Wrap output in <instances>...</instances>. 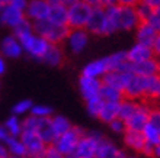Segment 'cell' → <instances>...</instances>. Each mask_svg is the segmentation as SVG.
<instances>
[{"instance_id": "6da1fadb", "label": "cell", "mask_w": 160, "mask_h": 158, "mask_svg": "<svg viewBox=\"0 0 160 158\" xmlns=\"http://www.w3.org/2000/svg\"><path fill=\"white\" fill-rule=\"evenodd\" d=\"M105 10L106 16L109 19L115 32H118V31H135V28L141 22L137 12H135V7L118 4L114 7L105 9Z\"/></svg>"}, {"instance_id": "7a4b0ae2", "label": "cell", "mask_w": 160, "mask_h": 158, "mask_svg": "<svg viewBox=\"0 0 160 158\" xmlns=\"http://www.w3.org/2000/svg\"><path fill=\"white\" fill-rule=\"evenodd\" d=\"M34 31L38 33L39 36L47 39L50 44L61 45V44L66 42V39H67L70 28L66 25H57V23H52V22L48 21V19H44V21L35 22Z\"/></svg>"}, {"instance_id": "3957f363", "label": "cell", "mask_w": 160, "mask_h": 158, "mask_svg": "<svg viewBox=\"0 0 160 158\" xmlns=\"http://www.w3.org/2000/svg\"><path fill=\"white\" fill-rule=\"evenodd\" d=\"M19 39L22 45V50H23V54L29 55L31 58L38 60L41 61L44 54L47 52L48 46H50V42L44 39L42 36H39L35 31H31V32H26L21 36H16Z\"/></svg>"}, {"instance_id": "277c9868", "label": "cell", "mask_w": 160, "mask_h": 158, "mask_svg": "<svg viewBox=\"0 0 160 158\" xmlns=\"http://www.w3.org/2000/svg\"><path fill=\"white\" fill-rule=\"evenodd\" d=\"M86 31H88L89 33H92V35H98V36H108V35L115 33L109 19L106 16L105 7H102V6L93 7L92 16L89 19Z\"/></svg>"}, {"instance_id": "5b68a950", "label": "cell", "mask_w": 160, "mask_h": 158, "mask_svg": "<svg viewBox=\"0 0 160 158\" xmlns=\"http://www.w3.org/2000/svg\"><path fill=\"white\" fill-rule=\"evenodd\" d=\"M83 133H84V131L82 128L73 126L72 129H68L67 132L61 133L60 136L55 138V141L52 142V145L57 148V151H58L63 157H72Z\"/></svg>"}, {"instance_id": "8992f818", "label": "cell", "mask_w": 160, "mask_h": 158, "mask_svg": "<svg viewBox=\"0 0 160 158\" xmlns=\"http://www.w3.org/2000/svg\"><path fill=\"white\" fill-rule=\"evenodd\" d=\"M92 6H89L82 0L70 6L67 15V26L70 29H86L89 19L92 16Z\"/></svg>"}, {"instance_id": "52a82bcc", "label": "cell", "mask_w": 160, "mask_h": 158, "mask_svg": "<svg viewBox=\"0 0 160 158\" xmlns=\"http://www.w3.org/2000/svg\"><path fill=\"white\" fill-rule=\"evenodd\" d=\"M103 138L101 132H84L80 138L76 150L73 152V158H96L98 145Z\"/></svg>"}, {"instance_id": "ba28073f", "label": "cell", "mask_w": 160, "mask_h": 158, "mask_svg": "<svg viewBox=\"0 0 160 158\" xmlns=\"http://www.w3.org/2000/svg\"><path fill=\"white\" fill-rule=\"evenodd\" d=\"M122 141H124V145L128 151H131L132 154H143L146 157H152L153 152V146H150L144 139L143 132H138V131H130L127 129L124 135H122Z\"/></svg>"}, {"instance_id": "9c48e42d", "label": "cell", "mask_w": 160, "mask_h": 158, "mask_svg": "<svg viewBox=\"0 0 160 158\" xmlns=\"http://www.w3.org/2000/svg\"><path fill=\"white\" fill-rule=\"evenodd\" d=\"M148 83L150 77H143V75L132 74L128 80L125 89H124V97L132 100H147L148 93Z\"/></svg>"}, {"instance_id": "30bf717a", "label": "cell", "mask_w": 160, "mask_h": 158, "mask_svg": "<svg viewBox=\"0 0 160 158\" xmlns=\"http://www.w3.org/2000/svg\"><path fill=\"white\" fill-rule=\"evenodd\" d=\"M150 110H152V104H150V102L141 100L138 109H137V110H135V112L125 121L127 129L141 132V131L144 129V126L147 125L148 116H150Z\"/></svg>"}, {"instance_id": "8fae6325", "label": "cell", "mask_w": 160, "mask_h": 158, "mask_svg": "<svg viewBox=\"0 0 160 158\" xmlns=\"http://www.w3.org/2000/svg\"><path fill=\"white\" fill-rule=\"evenodd\" d=\"M19 138H21V141L25 145L28 157H41L42 152L47 148V144L42 141V138L37 132H34V131H22Z\"/></svg>"}, {"instance_id": "7c38bea8", "label": "cell", "mask_w": 160, "mask_h": 158, "mask_svg": "<svg viewBox=\"0 0 160 158\" xmlns=\"http://www.w3.org/2000/svg\"><path fill=\"white\" fill-rule=\"evenodd\" d=\"M50 13V2L48 0H28L25 9V17L32 23L44 21Z\"/></svg>"}, {"instance_id": "4fadbf2b", "label": "cell", "mask_w": 160, "mask_h": 158, "mask_svg": "<svg viewBox=\"0 0 160 158\" xmlns=\"http://www.w3.org/2000/svg\"><path fill=\"white\" fill-rule=\"evenodd\" d=\"M89 36H90V33L86 29H70L68 36L66 39V45H67L68 51L73 54L83 52L89 44Z\"/></svg>"}, {"instance_id": "5bb4252c", "label": "cell", "mask_w": 160, "mask_h": 158, "mask_svg": "<svg viewBox=\"0 0 160 158\" xmlns=\"http://www.w3.org/2000/svg\"><path fill=\"white\" fill-rule=\"evenodd\" d=\"M23 54L22 45L19 39L15 35H6V36L0 41V55L3 58H9V60H18L21 58Z\"/></svg>"}, {"instance_id": "9a60e30c", "label": "cell", "mask_w": 160, "mask_h": 158, "mask_svg": "<svg viewBox=\"0 0 160 158\" xmlns=\"http://www.w3.org/2000/svg\"><path fill=\"white\" fill-rule=\"evenodd\" d=\"M23 19H26L25 12H23V10H19V9H16V7H13L10 4L6 6V7H3V9H0V26L15 29Z\"/></svg>"}, {"instance_id": "2e32d148", "label": "cell", "mask_w": 160, "mask_h": 158, "mask_svg": "<svg viewBox=\"0 0 160 158\" xmlns=\"http://www.w3.org/2000/svg\"><path fill=\"white\" fill-rule=\"evenodd\" d=\"M102 87V80L98 79H90L86 75H80L79 79V92L84 102H88L90 99H95L99 96Z\"/></svg>"}, {"instance_id": "e0dca14e", "label": "cell", "mask_w": 160, "mask_h": 158, "mask_svg": "<svg viewBox=\"0 0 160 158\" xmlns=\"http://www.w3.org/2000/svg\"><path fill=\"white\" fill-rule=\"evenodd\" d=\"M132 73L131 71H108L103 79H102V83L103 84H108L111 87H115L121 90L124 93V89H125L128 80L131 79Z\"/></svg>"}, {"instance_id": "ac0fdd59", "label": "cell", "mask_w": 160, "mask_h": 158, "mask_svg": "<svg viewBox=\"0 0 160 158\" xmlns=\"http://www.w3.org/2000/svg\"><path fill=\"white\" fill-rule=\"evenodd\" d=\"M108 71H109V68H108L106 58H98V60H93V61L88 63L83 67L82 75H86V77H90V79L102 80L103 75H105Z\"/></svg>"}, {"instance_id": "d6986e66", "label": "cell", "mask_w": 160, "mask_h": 158, "mask_svg": "<svg viewBox=\"0 0 160 158\" xmlns=\"http://www.w3.org/2000/svg\"><path fill=\"white\" fill-rule=\"evenodd\" d=\"M153 57H154V54H153L152 46L143 45V44H138V42H135L134 45L127 51V58H128L130 64L141 63V61L150 60Z\"/></svg>"}, {"instance_id": "ffe728a7", "label": "cell", "mask_w": 160, "mask_h": 158, "mask_svg": "<svg viewBox=\"0 0 160 158\" xmlns=\"http://www.w3.org/2000/svg\"><path fill=\"white\" fill-rule=\"evenodd\" d=\"M131 73L135 75H143V77L159 75V60L153 57V58L141 61V63L131 64Z\"/></svg>"}, {"instance_id": "44dd1931", "label": "cell", "mask_w": 160, "mask_h": 158, "mask_svg": "<svg viewBox=\"0 0 160 158\" xmlns=\"http://www.w3.org/2000/svg\"><path fill=\"white\" fill-rule=\"evenodd\" d=\"M135 42L143 45L152 46L157 36V31L153 28L148 22H140V25L135 28Z\"/></svg>"}, {"instance_id": "7402d4cb", "label": "cell", "mask_w": 160, "mask_h": 158, "mask_svg": "<svg viewBox=\"0 0 160 158\" xmlns=\"http://www.w3.org/2000/svg\"><path fill=\"white\" fill-rule=\"evenodd\" d=\"M105 58L109 71H131V64L127 58V51H118Z\"/></svg>"}, {"instance_id": "603a6c76", "label": "cell", "mask_w": 160, "mask_h": 158, "mask_svg": "<svg viewBox=\"0 0 160 158\" xmlns=\"http://www.w3.org/2000/svg\"><path fill=\"white\" fill-rule=\"evenodd\" d=\"M64 60H66V57H64L63 48L60 45L50 44V46H48V50H47V52L44 54L41 61L50 67H60V65H63Z\"/></svg>"}, {"instance_id": "cb8c5ba5", "label": "cell", "mask_w": 160, "mask_h": 158, "mask_svg": "<svg viewBox=\"0 0 160 158\" xmlns=\"http://www.w3.org/2000/svg\"><path fill=\"white\" fill-rule=\"evenodd\" d=\"M121 148H119L114 141H111L109 138L103 136L98 145L96 158H117L121 154Z\"/></svg>"}, {"instance_id": "d4e9b609", "label": "cell", "mask_w": 160, "mask_h": 158, "mask_svg": "<svg viewBox=\"0 0 160 158\" xmlns=\"http://www.w3.org/2000/svg\"><path fill=\"white\" fill-rule=\"evenodd\" d=\"M67 15L68 7H66L61 3H50V13H48V21L57 25H66L67 26Z\"/></svg>"}, {"instance_id": "484cf974", "label": "cell", "mask_w": 160, "mask_h": 158, "mask_svg": "<svg viewBox=\"0 0 160 158\" xmlns=\"http://www.w3.org/2000/svg\"><path fill=\"white\" fill-rule=\"evenodd\" d=\"M118 106L119 103H111V102H103L101 112L98 115V119L106 125H109L112 121L118 117Z\"/></svg>"}, {"instance_id": "4316f807", "label": "cell", "mask_w": 160, "mask_h": 158, "mask_svg": "<svg viewBox=\"0 0 160 158\" xmlns=\"http://www.w3.org/2000/svg\"><path fill=\"white\" fill-rule=\"evenodd\" d=\"M8 146L9 154L10 157H16V158H28V152H26V148L23 145V142L21 141L19 136H10L8 139V142L4 144Z\"/></svg>"}, {"instance_id": "83f0119b", "label": "cell", "mask_w": 160, "mask_h": 158, "mask_svg": "<svg viewBox=\"0 0 160 158\" xmlns=\"http://www.w3.org/2000/svg\"><path fill=\"white\" fill-rule=\"evenodd\" d=\"M138 106H140V100H132V99L124 97V99L119 102V106H118V117L125 122L127 119L138 109Z\"/></svg>"}, {"instance_id": "f1b7e54d", "label": "cell", "mask_w": 160, "mask_h": 158, "mask_svg": "<svg viewBox=\"0 0 160 158\" xmlns=\"http://www.w3.org/2000/svg\"><path fill=\"white\" fill-rule=\"evenodd\" d=\"M101 99L103 102H111V103H119L122 99H124V93L121 90L115 87H111L108 84H103L102 83V87H101Z\"/></svg>"}, {"instance_id": "f546056e", "label": "cell", "mask_w": 160, "mask_h": 158, "mask_svg": "<svg viewBox=\"0 0 160 158\" xmlns=\"http://www.w3.org/2000/svg\"><path fill=\"white\" fill-rule=\"evenodd\" d=\"M50 121H51V126H52L55 136H60L61 133L67 132L68 129L73 128L72 122L68 121L66 116H63V115H52Z\"/></svg>"}, {"instance_id": "4dcf8cb0", "label": "cell", "mask_w": 160, "mask_h": 158, "mask_svg": "<svg viewBox=\"0 0 160 158\" xmlns=\"http://www.w3.org/2000/svg\"><path fill=\"white\" fill-rule=\"evenodd\" d=\"M3 125H4V128L8 129V132L10 133V136H21L22 131H23L22 119L21 117H18V116H15V115L9 116Z\"/></svg>"}, {"instance_id": "1f68e13d", "label": "cell", "mask_w": 160, "mask_h": 158, "mask_svg": "<svg viewBox=\"0 0 160 158\" xmlns=\"http://www.w3.org/2000/svg\"><path fill=\"white\" fill-rule=\"evenodd\" d=\"M34 103L31 102L29 99H23V100H19L16 103L13 104L12 108V115L18 117H22V116H28L31 113V109H32Z\"/></svg>"}, {"instance_id": "d6a6232c", "label": "cell", "mask_w": 160, "mask_h": 158, "mask_svg": "<svg viewBox=\"0 0 160 158\" xmlns=\"http://www.w3.org/2000/svg\"><path fill=\"white\" fill-rule=\"evenodd\" d=\"M29 115L38 117V119H50L54 115V110H52V108L47 106V104H34Z\"/></svg>"}, {"instance_id": "836d02e7", "label": "cell", "mask_w": 160, "mask_h": 158, "mask_svg": "<svg viewBox=\"0 0 160 158\" xmlns=\"http://www.w3.org/2000/svg\"><path fill=\"white\" fill-rule=\"evenodd\" d=\"M102 106H103V100L101 99V96H98L95 99H90L86 102V109H88V113L93 117H98L99 112H101Z\"/></svg>"}, {"instance_id": "e575fe53", "label": "cell", "mask_w": 160, "mask_h": 158, "mask_svg": "<svg viewBox=\"0 0 160 158\" xmlns=\"http://www.w3.org/2000/svg\"><path fill=\"white\" fill-rule=\"evenodd\" d=\"M135 12H137V15H138L140 21L141 22H147L150 17H152L153 12H154V9L152 7V6H148V4L143 3V2H140L137 6H135Z\"/></svg>"}, {"instance_id": "d590c367", "label": "cell", "mask_w": 160, "mask_h": 158, "mask_svg": "<svg viewBox=\"0 0 160 158\" xmlns=\"http://www.w3.org/2000/svg\"><path fill=\"white\" fill-rule=\"evenodd\" d=\"M147 123L160 133V106H152V110H150V116H148Z\"/></svg>"}, {"instance_id": "8d00e7d4", "label": "cell", "mask_w": 160, "mask_h": 158, "mask_svg": "<svg viewBox=\"0 0 160 158\" xmlns=\"http://www.w3.org/2000/svg\"><path fill=\"white\" fill-rule=\"evenodd\" d=\"M108 126H109L111 131H112L114 133H117V135H124V132L127 131L125 122L122 121V119H119V117H117L115 121H112Z\"/></svg>"}, {"instance_id": "74e56055", "label": "cell", "mask_w": 160, "mask_h": 158, "mask_svg": "<svg viewBox=\"0 0 160 158\" xmlns=\"http://www.w3.org/2000/svg\"><path fill=\"white\" fill-rule=\"evenodd\" d=\"M41 157L42 158H61L63 155H61L58 151H57V148H55L52 144H50V145H47L45 151L42 152Z\"/></svg>"}, {"instance_id": "f35d334b", "label": "cell", "mask_w": 160, "mask_h": 158, "mask_svg": "<svg viewBox=\"0 0 160 158\" xmlns=\"http://www.w3.org/2000/svg\"><path fill=\"white\" fill-rule=\"evenodd\" d=\"M147 22L157 31V33H160V9H154L152 17H150Z\"/></svg>"}, {"instance_id": "ab89813d", "label": "cell", "mask_w": 160, "mask_h": 158, "mask_svg": "<svg viewBox=\"0 0 160 158\" xmlns=\"http://www.w3.org/2000/svg\"><path fill=\"white\" fill-rule=\"evenodd\" d=\"M152 50H153L154 57L157 60H160V33H157L156 39H154V42H153V45H152Z\"/></svg>"}, {"instance_id": "60d3db41", "label": "cell", "mask_w": 160, "mask_h": 158, "mask_svg": "<svg viewBox=\"0 0 160 158\" xmlns=\"http://www.w3.org/2000/svg\"><path fill=\"white\" fill-rule=\"evenodd\" d=\"M26 4H28V0H10V6L19 9V10H23L25 12Z\"/></svg>"}, {"instance_id": "b9f144b4", "label": "cell", "mask_w": 160, "mask_h": 158, "mask_svg": "<svg viewBox=\"0 0 160 158\" xmlns=\"http://www.w3.org/2000/svg\"><path fill=\"white\" fill-rule=\"evenodd\" d=\"M9 138H10V133L8 132V129L4 128V125H0V144H6Z\"/></svg>"}, {"instance_id": "7bdbcfd3", "label": "cell", "mask_w": 160, "mask_h": 158, "mask_svg": "<svg viewBox=\"0 0 160 158\" xmlns=\"http://www.w3.org/2000/svg\"><path fill=\"white\" fill-rule=\"evenodd\" d=\"M50 3H61L64 4L66 7H70V6H73V4H76L77 2H80V0H48Z\"/></svg>"}, {"instance_id": "ee69618b", "label": "cell", "mask_w": 160, "mask_h": 158, "mask_svg": "<svg viewBox=\"0 0 160 158\" xmlns=\"http://www.w3.org/2000/svg\"><path fill=\"white\" fill-rule=\"evenodd\" d=\"M141 0H118V3L121 6H130V7H135Z\"/></svg>"}, {"instance_id": "f6af8a7d", "label": "cell", "mask_w": 160, "mask_h": 158, "mask_svg": "<svg viewBox=\"0 0 160 158\" xmlns=\"http://www.w3.org/2000/svg\"><path fill=\"white\" fill-rule=\"evenodd\" d=\"M118 0H102L101 2V6L102 7H105V9H108V7H114V6H118Z\"/></svg>"}, {"instance_id": "bcb514c9", "label": "cell", "mask_w": 160, "mask_h": 158, "mask_svg": "<svg viewBox=\"0 0 160 158\" xmlns=\"http://www.w3.org/2000/svg\"><path fill=\"white\" fill-rule=\"evenodd\" d=\"M9 157H10V154H9L8 146L4 144H0V158H9Z\"/></svg>"}, {"instance_id": "7dc6e473", "label": "cell", "mask_w": 160, "mask_h": 158, "mask_svg": "<svg viewBox=\"0 0 160 158\" xmlns=\"http://www.w3.org/2000/svg\"><path fill=\"white\" fill-rule=\"evenodd\" d=\"M143 3L148 4V6H152L153 9H157L160 7V0H141Z\"/></svg>"}, {"instance_id": "c3c4849f", "label": "cell", "mask_w": 160, "mask_h": 158, "mask_svg": "<svg viewBox=\"0 0 160 158\" xmlns=\"http://www.w3.org/2000/svg\"><path fill=\"white\" fill-rule=\"evenodd\" d=\"M117 158H140V157L137 154H132V152H125V151L122 150L121 154H119Z\"/></svg>"}, {"instance_id": "681fc988", "label": "cell", "mask_w": 160, "mask_h": 158, "mask_svg": "<svg viewBox=\"0 0 160 158\" xmlns=\"http://www.w3.org/2000/svg\"><path fill=\"white\" fill-rule=\"evenodd\" d=\"M152 157H153V158H160V142H159V144H156L154 146H153Z\"/></svg>"}, {"instance_id": "f907efd6", "label": "cell", "mask_w": 160, "mask_h": 158, "mask_svg": "<svg viewBox=\"0 0 160 158\" xmlns=\"http://www.w3.org/2000/svg\"><path fill=\"white\" fill-rule=\"evenodd\" d=\"M84 3H88L89 6H92V7H99L101 6V2L102 0H82Z\"/></svg>"}, {"instance_id": "816d5d0a", "label": "cell", "mask_w": 160, "mask_h": 158, "mask_svg": "<svg viewBox=\"0 0 160 158\" xmlns=\"http://www.w3.org/2000/svg\"><path fill=\"white\" fill-rule=\"evenodd\" d=\"M6 73V61H4V58L0 55V77Z\"/></svg>"}, {"instance_id": "f5cc1de1", "label": "cell", "mask_w": 160, "mask_h": 158, "mask_svg": "<svg viewBox=\"0 0 160 158\" xmlns=\"http://www.w3.org/2000/svg\"><path fill=\"white\" fill-rule=\"evenodd\" d=\"M10 4V0H0V9L6 7V6H9Z\"/></svg>"}, {"instance_id": "db71d44e", "label": "cell", "mask_w": 160, "mask_h": 158, "mask_svg": "<svg viewBox=\"0 0 160 158\" xmlns=\"http://www.w3.org/2000/svg\"><path fill=\"white\" fill-rule=\"evenodd\" d=\"M159 75H160V60H159Z\"/></svg>"}, {"instance_id": "11a10c76", "label": "cell", "mask_w": 160, "mask_h": 158, "mask_svg": "<svg viewBox=\"0 0 160 158\" xmlns=\"http://www.w3.org/2000/svg\"><path fill=\"white\" fill-rule=\"evenodd\" d=\"M28 158H42V157H28Z\"/></svg>"}, {"instance_id": "9f6ffc18", "label": "cell", "mask_w": 160, "mask_h": 158, "mask_svg": "<svg viewBox=\"0 0 160 158\" xmlns=\"http://www.w3.org/2000/svg\"><path fill=\"white\" fill-rule=\"evenodd\" d=\"M61 158H73V157H61Z\"/></svg>"}, {"instance_id": "6f0895ef", "label": "cell", "mask_w": 160, "mask_h": 158, "mask_svg": "<svg viewBox=\"0 0 160 158\" xmlns=\"http://www.w3.org/2000/svg\"><path fill=\"white\" fill-rule=\"evenodd\" d=\"M9 158H16V157H9Z\"/></svg>"}]
</instances>
